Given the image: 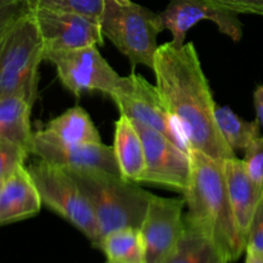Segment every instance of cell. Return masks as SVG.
<instances>
[{
  "label": "cell",
  "instance_id": "f546056e",
  "mask_svg": "<svg viewBox=\"0 0 263 263\" xmlns=\"http://www.w3.org/2000/svg\"><path fill=\"white\" fill-rule=\"evenodd\" d=\"M4 180L5 179H2V177H0V187H2V185H3V182H4Z\"/></svg>",
  "mask_w": 263,
  "mask_h": 263
},
{
  "label": "cell",
  "instance_id": "83f0119b",
  "mask_svg": "<svg viewBox=\"0 0 263 263\" xmlns=\"http://www.w3.org/2000/svg\"><path fill=\"white\" fill-rule=\"evenodd\" d=\"M254 108H256L257 120L263 127V85H258L253 94Z\"/></svg>",
  "mask_w": 263,
  "mask_h": 263
},
{
  "label": "cell",
  "instance_id": "5b68a950",
  "mask_svg": "<svg viewBox=\"0 0 263 263\" xmlns=\"http://www.w3.org/2000/svg\"><path fill=\"white\" fill-rule=\"evenodd\" d=\"M100 30L133 66L153 69L158 50L157 37L163 31L158 13L131 0H105Z\"/></svg>",
  "mask_w": 263,
  "mask_h": 263
},
{
  "label": "cell",
  "instance_id": "ffe728a7",
  "mask_svg": "<svg viewBox=\"0 0 263 263\" xmlns=\"http://www.w3.org/2000/svg\"><path fill=\"white\" fill-rule=\"evenodd\" d=\"M98 249L108 261L121 263H146L145 244L140 229L125 228L103 236Z\"/></svg>",
  "mask_w": 263,
  "mask_h": 263
},
{
  "label": "cell",
  "instance_id": "603a6c76",
  "mask_svg": "<svg viewBox=\"0 0 263 263\" xmlns=\"http://www.w3.org/2000/svg\"><path fill=\"white\" fill-rule=\"evenodd\" d=\"M32 9L30 0H0V44L13 26Z\"/></svg>",
  "mask_w": 263,
  "mask_h": 263
},
{
  "label": "cell",
  "instance_id": "5bb4252c",
  "mask_svg": "<svg viewBox=\"0 0 263 263\" xmlns=\"http://www.w3.org/2000/svg\"><path fill=\"white\" fill-rule=\"evenodd\" d=\"M43 205L40 193L27 167H18L0 187V226L37 215Z\"/></svg>",
  "mask_w": 263,
  "mask_h": 263
},
{
  "label": "cell",
  "instance_id": "d4e9b609",
  "mask_svg": "<svg viewBox=\"0 0 263 263\" xmlns=\"http://www.w3.org/2000/svg\"><path fill=\"white\" fill-rule=\"evenodd\" d=\"M243 162L249 176L263 186V136L256 139L246 149Z\"/></svg>",
  "mask_w": 263,
  "mask_h": 263
},
{
  "label": "cell",
  "instance_id": "3957f363",
  "mask_svg": "<svg viewBox=\"0 0 263 263\" xmlns=\"http://www.w3.org/2000/svg\"><path fill=\"white\" fill-rule=\"evenodd\" d=\"M89 200L103 236L125 228L140 229L154 194L136 182L102 170H67ZM99 247V246H98Z\"/></svg>",
  "mask_w": 263,
  "mask_h": 263
},
{
  "label": "cell",
  "instance_id": "9c48e42d",
  "mask_svg": "<svg viewBox=\"0 0 263 263\" xmlns=\"http://www.w3.org/2000/svg\"><path fill=\"white\" fill-rule=\"evenodd\" d=\"M134 125L140 134L145 152V171L140 182L172 187L184 194L192 180L190 152L154 128L139 122Z\"/></svg>",
  "mask_w": 263,
  "mask_h": 263
},
{
  "label": "cell",
  "instance_id": "d6986e66",
  "mask_svg": "<svg viewBox=\"0 0 263 263\" xmlns=\"http://www.w3.org/2000/svg\"><path fill=\"white\" fill-rule=\"evenodd\" d=\"M177 246L162 263H229L202 229L189 221Z\"/></svg>",
  "mask_w": 263,
  "mask_h": 263
},
{
  "label": "cell",
  "instance_id": "cb8c5ba5",
  "mask_svg": "<svg viewBox=\"0 0 263 263\" xmlns=\"http://www.w3.org/2000/svg\"><path fill=\"white\" fill-rule=\"evenodd\" d=\"M30 152L13 143H0V177L7 179L18 167L23 166Z\"/></svg>",
  "mask_w": 263,
  "mask_h": 263
},
{
  "label": "cell",
  "instance_id": "30bf717a",
  "mask_svg": "<svg viewBox=\"0 0 263 263\" xmlns=\"http://www.w3.org/2000/svg\"><path fill=\"white\" fill-rule=\"evenodd\" d=\"M185 205L184 198L152 197L140 226L146 263H162L177 246L186 228Z\"/></svg>",
  "mask_w": 263,
  "mask_h": 263
},
{
  "label": "cell",
  "instance_id": "9a60e30c",
  "mask_svg": "<svg viewBox=\"0 0 263 263\" xmlns=\"http://www.w3.org/2000/svg\"><path fill=\"white\" fill-rule=\"evenodd\" d=\"M223 174L234 216L247 241L253 216L263 198V186L249 176L244 162L236 156L223 161Z\"/></svg>",
  "mask_w": 263,
  "mask_h": 263
},
{
  "label": "cell",
  "instance_id": "7402d4cb",
  "mask_svg": "<svg viewBox=\"0 0 263 263\" xmlns=\"http://www.w3.org/2000/svg\"><path fill=\"white\" fill-rule=\"evenodd\" d=\"M105 0H33L32 8L63 10L99 21Z\"/></svg>",
  "mask_w": 263,
  "mask_h": 263
},
{
  "label": "cell",
  "instance_id": "2e32d148",
  "mask_svg": "<svg viewBox=\"0 0 263 263\" xmlns=\"http://www.w3.org/2000/svg\"><path fill=\"white\" fill-rule=\"evenodd\" d=\"M113 149L123 179L139 184L145 171L144 144L133 121L123 115L116 121Z\"/></svg>",
  "mask_w": 263,
  "mask_h": 263
},
{
  "label": "cell",
  "instance_id": "4dcf8cb0",
  "mask_svg": "<svg viewBox=\"0 0 263 263\" xmlns=\"http://www.w3.org/2000/svg\"><path fill=\"white\" fill-rule=\"evenodd\" d=\"M107 263H121V262H115V261H108Z\"/></svg>",
  "mask_w": 263,
  "mask_h": 263
},
{
  "label": "cell",
  "instance_id": "4fadbf2b",
  "mask_svg": "<svg viewBox=\"0 0 263 263\" xmlns=\"http://www.w3.org/2000/svg\"><path fill=\"white\" fill-rule=\"evenodd\" d=\"M31 154L64 170H102L122 176L115 149L103 143L64 145L39 130L33 133Z\"/></svg>",
  "mask_w": 263,
  "mask_h": 263
},
{
  "label": "cell",
  "instance_id": "1f68e13d",
  "mask_svg": "<svg viewBox=\"0 0 263 263\" xmlns=\"http://www.w3.org/2000/svg\"><path fill=\"white\" fill-rule=\"evenodd\" d=\"M30 2H31V4H32V2H33V0H30Z\"/></svg>",
  "mask_w": 263,
  "mask_h": 263
},
{
  "label": "cell",
  "instance_id": "7c38bea8",
  "mask_svg": "<svg viewBox=\"0 0 263 263\" xmlns=\"http://www.w3.org/2000/svg\"><path fill=\"white\" fill-rule=\"evenodd\" d=\"M159 20L162 28L171 32V41L176 45L185 44L187 31L200 21L213 22L220 32L234 41L243 36V25L236 13L216 8L203 0H171L159 13Z\"/></svg>",
  "mask_w": 263,
  "mask_h": 263
},
{
  "label": "cell",
  "instance_id": "6da1fadb",
  "mask_svg": "<svg viewBox=\"0 0 263 263\" xmlns=\"http://www.w3.org/2000/svg\"><path fill=\"white\" fill-rule=\"evenodd\" d=\"M152 71L156 86L189 151L225 161L235 157L218 131L210 84L193 43L158 46Z\"/></svg>",
  "mask_w": 263,
  "mask_h": 263
},
{
  "label": "cell",
  "instance_id": "8fae6325",
  "mask_svg": "<svg viewBox=\"0 0 263 263\" xmlns=\"http://www.w3.org/2000/svg\"><path fill=\"white\" fill-rule=\"evenodd\" d=\"M44 43V58L57 51L72 50L104 43L99 21L63 10L33 8Z\"/></svg>",
  "mask_w": 263,
  "mask_h": 263
},
{
  "label": "cell",
  "instance_id": "ac0fdd59",
  "mask_svg": "<svg viewBox=\"0 0 263 263\" xmlns=\"http://www.w3.org/2000/svg\"><path fill=\"white\" fill-rule=\"evenodd\" d=\"M32 105L25 98L12 95L0 98V143H13L31 154L33 131L31 128Z\"/></svg>",
  "mask_w": 263,
  "mask_h": 263
},
{
  "label": "cell",
  "instance_id": "44dd1931",
  "mask_svg": "<svg viewBox=\"0 0 263 263\" xmlns=\"http://www.w3.org/2000/svg\"><path fill=\"white\" fill-rule=\"evenodd\" d=\"M215 117L221 136L234 152L246 151L256 139L261 136V123L258 120H243L231 110V108L217 105Z\"/></svg>",
  "mask_w": 263,
  "mask_h": 263
},
{
  "label": "cell",
  "instance_id": "f1b7e54d",
  "mask_svg": "<svg viewBox=\"0 0 263 263\" xmlns=\"http://www.w3.org/2000/svg\"><path fill=\"white\" fill-rule=\"evenodd\" d=\"M246 263H263V254L252 248H247Z\"/></svg>",
  "mask_w": 263,
  "mask_h": 263
},
{
  "label": "cell",
  "instance_id": "4316f807",
  "mask_svg": "<svg viewBox=\"0 0 263 263\" xmlns=\"http://www.w3.org/2000/svg\"><path fill=\"white\" fill-rule=\"evenodd\" d=\"M247 248H252L263 254V198L257 207L247 235Z\"/></svg>",
  "mask_w": 263,
  "mask_h": 263
},
{
  "label": "cell",
  "instance_id": "484cf974",
  "mask_svg": "<svg viewBox=\"0 0 263 263\" xmlns=\"http://www.w3.org/2000/svg\"><path fill=\"white\" fill-rule=\"evenodd\" d=\"M203 2L236 14L263 15V0H203Z\"/></svg>",
  "mask_w": 263,
  "mask_h": 263
},
{
  "label": "cell",
  "instance_id": "e0dca14e",
  "mask_svg": "<svg viewBox=\"0 0 263 263\" xmlns=\"http://www.w3.org/2000/svg\"><path fill=\"white\" fill-rule=\"evenodd\" d=\"M41 131L48 138L64 145L102 143L99 131L91 117L79 105L69 108L61 116L49 121Z\"/></svg>",
  "mask_w": 263,
  "mask_h": 263
},
{
  "label": "cell",
  "instance_id": "ba28073f",
  "mask_svg": "<svg viewBox=\"0 0 263 263\" xmlns=\"http://www.w3.org/2000/svg\"><path fill=\"white\" fill-rule=\"evenodd\" d=\"M44 61L55 66L61 84L77 98L95 91L109 97L122 77L103 58L98 45L57 51L45 55Z\"/></svg>",
  "mask_w": 263,
  "mask_h": 263
},
{
  "label": "cell",
  "instance_id": "277c9868",
  "mask_svg": "<svg viewBox=\"0 0 263 263\" xmlns=\"http://www.w3.org/2000/svg\"><path fill=\"white\" fill-rule=\"evenodd\" d=\"M43 61L44 43L32 9L0 44V98L17 95L33 104Z\"/></svg>",
  "mask_w": 263,
  "mask_h": 263
},
{
  "label": "cell",
  "instance_id": "52a82bcc",
  "mask_svg": "<svg viewBox=\"0 0 263 263\" xmlns=\"http://www.w3.org/2000/svg\"><path fill=\"white\" fill-rule=\"evenodd\" d=\"M109 98L121 115L159 131L180 148L190 152L158 89L146 81L145 77L136 73L122 76Z\"/></svg>",
  "mask_w": 263,
  "mask_h": 263
},
{
  "label": "cell",
  "instance_id": "8992f818",
  "mask_svg": "<svg viewBox=\"0 0 263 263\" xmlns=\"http://www.w3.org/2000/svg\"><path fill=\"white\" fill-rule=\"evenodd\" d=\"M27 168L37 186L43 204L68 221L98 248L100 233L94 211L69 172L41 159Z\"/></svg>",
  "mask_w": 263,
  "mask_h": 263
},
{
  "label": "cell",
  "instance_id": "7a4b0ae2",
  "mask_svg": "<svg viewBox=\"0 0 263 263\" xmlns=\"http://www.w3.org/2000/svg\"><path fill=\"white\" fill-rule=\"evenodd\" d=\"M192 180L184 193L186 218L202 229L228 262L238 261L247 249L231 208L223 174V161L190 151Z\"/></svg>",
  "mask_w": 263,
  "mask_h": 263
}]
</instances>
